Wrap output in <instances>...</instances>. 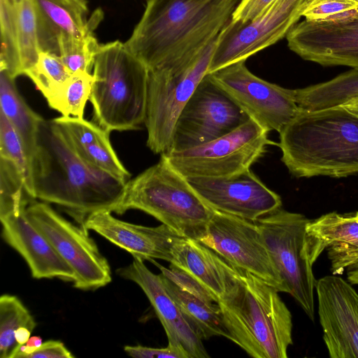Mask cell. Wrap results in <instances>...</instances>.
<instances>
[{"mask_svg":"<svg viewBox=\"0 0 358 358\" xmlns=\"http://www.w3.org/2000/svg\"><path fill=\"white\" fill-rule=\"evenodd\" d=\"M241 0H147L127 48L148 68L194 62L217 38Z\"/></svg>","mask_w":358,"mask_h":358,"instance_id":"cell-1","label":"cell"},{"mask_svg":"<svg viewBox=\"0 0 358 358\" xmlns=\"http://www.w3.org/2000/svg\"><path fill=\"white\" fill-rule=\"evenodd\" d=\"M29 194L67 210L83 227L90 215L116 211L126 182L85 162L52 120L40 122L29 162Z\"/></svg>","mask_w":358,"mask_h":358,"instance_id":"cell-2","label":"cell"},{"mask_svg":"<svg viewBox=\"0 0 358 358\" xmlns=\"http://www.w3.org/2000/svg\"><path fill=\"white\" fill-rule=\"evenodd\" d=\"M281 160L297 178L358 173V115L343 106L300 109L279 132Z\"/></svg>","mask_w":358,"mask_h":358,"instance_id":"cell-3","label":"cell"},{"mask_svg":"<svg viewBox=\"0 0 358 358\" xmlns=\"http://www.w3.org/2000/svg\"><path fill=\"white\" fill-rule=\"evenodd\" d=\"M217 303L229 339L250 357H287L292 316L275 287L239 268L236 282Z\"/></svg>","mask_w":358,"mask_h":358,"instance_id":"cell-4","label":"cell"},{"mask_svg":"<svg viewBox=\"0 0 358 358\" xmlns=\"http://www.w3.org/2000/svg\"><path fill=\"white\" fill-rule=\"evenodd\" d=\"M93 69L90 101L97 124L109 132L139 129L146 115V66L115 41L100 45Z\"/></svg>","mask_w":358,"mask_h":358,"instance_id":"cell-5","label":"cell"},{"mask_svg":"<svg viewBox=\"0 0 358 358\" xmlns=\"http://www.w3.org/2000/svg\"><path fill=\"white\" fill-rule=\"evenodd\" d=\"M130 209L143 211L180 236L197 241L215 213L162 155L157 164L126 182L115 213Z\"/></svg>","mask_w":358,"mask_h":358,"instance_id":"cell-6","label":"cell"},{"mask_svg":"<svg viewBox=\"0 0 358 358\" xmlns=\"http://www.w3.org/2000/svg\"><path fill=\"white\" fill-rule=\"evenodd\" d=\"M303 215L281 208L258 219V224L272 260L289 293L306 315L315 320L314 292L317 280L306 251V226Z\"/></svg>","mask_w":358,"mask_h":358,"instance_id":"cell-7","label":"cell"},{"mask_svg":"<svg viewBox=\"0 0 358 358\" xmlns=\"http://www.w3.org/2000/svg\"><path fill=\"white\" fill-rule=\"evenodd\" d=\"M215 42L188 66L148 70L144 124L148 132L147 146L154 153L169 152L177 118L207 74Z\"/></svg>","mask_w":358,"mask_h":358,"instance_id":"cell-8","label":"cell"},{"mask_svg":"<svg viewBox=\"0 0 358 358\" xmlns=\"http://www.w3.org/2000/svg\"><path fill=\"white\" fill-rule=\"evenodd\" d=\"M268 131L250 119L231 133L199 146L162 154L182 176L221 177L250 169L269 145Z\"/></svg>","mask_w":358,"mask_h":358,"instance_id":"cell-9","label":"cell"},{"mask_svg":"<svg viewBox=\"0 0 358 358\" xmlns=\"http://www.w3.org/2000/svg\"><path fill=\"white\" fill-rule=\"evenodd\" d=\"M25 213L73 270L76 288L94 290L111 282L107 259L83 227L69 222L45 202L31 201Z\"/></svg>","mask_w":358,"mask_h":358,"instance_id":"cell-10","label":"cell"},{"mask_svg":"<svg viewBox=\"0 0 358 358\" xmlns=\"http://www.w3.org/2000/svg\"><path fill=\"white\" fill-rule=\"evenodd\" d=\"M250 119L207 73L177 118L169 152L190 149L217 139Z\"/></svg>","mask_w":358,"mask_h":358,"instance_id":"cell-11","label":"cell"},{"mask_svg":"<svg viewBox=\"0 0 358 358\" xmlns=\"http://www.w3.org/2000/svg\"><path fill=\"white\" fill-rule=\"evenodd\" d=\"M306 0H275L247 22L231 20L219 34L207 73L246 60L284 37L301 17Z\"/></svg>","mask_w":358,"mask_h":358,"instance_id":"cell-12","label":"cell"},{"mask_svg":"<svg viewBox=\"0 0 358 358\" xmlns=\"http://www.w3.org/2000/svg\"><path fill=\"white\" fill-rule=\"evenodd\" d=\"M199 241L236 267L255 275L279 292L289 293L256 221L215 210Z\"/></svg>","mask_w":358,"mask_h":358,"instance_id":"cell-13","label":"cell"},{"mask_svg":"<svg viewBox=\"0 0 358 358\" xmlns=\"http://www.w3.org/2000/svg\"><path fill=\"white\" fill-rule=\"evenodd\" d=\"M250 117L267 130L280 132L300 111L295 90L251 73L241 60L210 73Z\"/></svg>","mask_w":358,"mask_h":358,"instance_id":"cell-14","label":"cell"},{"mask_svg":"<svg viewBox=\"0 0 358 358\" xmlns=\"http://www.w3.org/2000/svg\"><path fill=\"white\" fill-rule=\"evenodd\" d=\"M190 185L213 210L257 221L282 206L280 196L250 170L221 177H187Z\"/></svg>","mask_w":358,"mask_h":358,"instance_id":"cell-15","label":"cell"},{"mask_svg":"<svg viewBox=\"0 0 358 358\" xmlns=\"http://www.w3.org/2000/svg\"><path fill=\"white\" fill-rule=\"evenodd\" d=\"M289 48L324 66L358 69V12L334 21L297 22L287 36Z\"/></svg>","mask_w":358,"mask_h":358,"instance_id":"cell-16","label":"cell"},{"mask_svg":"<svg viewBox=\"0 0 358 358\" xmlns=\"http://www.w3.org/2000/svg\"><path fill=\"white\" fill-rule=\"evenodd\" d=\"M323 340L331 358H358V293L340 276L317 280Z\"/></svg>","mask_w":358,"mask_h":358,"instance_id":"cell-17","label":"cell"},{"mask_svg":"<svg viewBox=\"0 0 358 358\" xmlns=\"http://www.w3.org/2000/svg\"><path fill=\"white\" fill-rule=\"evenodd\" d=\"M142 259L134 257L132 262L118 268L122 278L134 282L146 295L166 332L168 345L187 358L209 357L202 340L185 320L177 304L164 286L160 275L150 271Z\"/></svg>","mask_w":358,"mask_h":358,"instance_id":"cell-18","label":"cell"},{"mask_svg":"<svg viewBox=\"0 0 358 358\" xmlns=\"http://www.w3.org/2000/svg\"><path fill=\"white\" fill-rule=\"evenodd\" d=\"M0 71L25 75L41 51L31 0H0Z\"/></svg>","mask_w":358,"mask_h":358,"instance_id":"cell-19","label":"cell"},{"mask_svg":"<svg viewBox=\"0 0 358 358\" xmlns=\"http://www.w3.org/2000/svg\"><path fill=\"white\" fill-rule=\"evenodd\" d=\"M111 213L103 210L93 213L85 219L83 227L96 232L133 257L170 262L172 246L182 236L164 224L155 227L135 224L118 220Z\"/></svg>","mask_w":358,"mask_h":358,"instance_id":"cell-20","label":"cell"},{"mask_svg":"<svg viewBox=\"0 0 358 358\" xmlns=\"http://www.w3.org/2000/svg\"><path fill=\"white\" fill-rule=\"evenodd\" d=\"M306 251L313 265L324 250L334 275L358 263V212H331L308 222Z\"/></svg>","mask_w":358,"mask_h":358,"instance_id":"cell-21","label":"cell"},{"mask_svg":"<svg viewBox=\"0 0 358 358\" xmlns=\"http://www.w3.org/2000/svg\"><path fill=\"white\" fill-rule=\"evenodd\" d=\"M25 209L0 217L2 237L5 242L23 257L33 278H58L73 282L75 275L73 270L29 221Z\"/></svg>","mask_w":358,"mask_h":358,"instance_id":"cell-22","label":"cell"},{"mask_svg":"<svg viewBox=\"0 0 358 358\" xmlns=\"http://www.w3.org/2000/svg\"><path fill=\"white\" fill-rule=\"evenodd\" d=\"M41 51L58 55L62 36L82 37L96 29L103 17L98 8L87 19V0H31Z\"/></svg>","mask_w":358,"mask_h":358,"instance_id":"cell-23","label":"cell"},{"mask_svg":"<svg viewBox=\"0 0 358 358\" xmlns=\"http://www.w3.org/2000/svg\"><path fill=\"white\" fill-rule=\"evenodd\" d=\"M171 264L191 275L217 299L236 282L239 268L199 241L180 237L171 248Z\"/></svg>","mask_w":358,"mask_h":358,"instance_id":"cell-24","label":"cell"},{"mask_svg":"<svg viewBox=\"0 0 358 358\" xmlns=\"http://www.w3.org/2000/svg\"><path fill=\"white\" fill-rule=\"evenodd\" d=\"M159 275L167 292L198 337L201 340L213 336H223L229 339L217 303H208L182 290L162 273Z\"/></svg>","mask_w":358,"mask_h":358,"instance_id":"cell-25","label":"cell"},{"mask_svg":"<svg viewBox=\"0 0 358 358\" xmlns=\"http://www.w3.org/2000/svg\"><path fill=\"white\" fill-rule=\"evenodd\" d=\"M0 110L21 138L29 162L36 146L38 129L43 117L24 101L17 89L15 78L2 70L0 71Z\"/></svg>","mask_w":358,"mask_h":358,"instance_id":"cell-26","label":"cell"},{"mask_svg":"<svg viewBox=\"0 0 358 358\" xmlns=\"http://www.w3.org/2000/svg\"><path fill=\"white\" fill-rule=\"evenodd\" d=\"M357 96L358 69H352L329 81L295 90L296 103L306 111L341 106Z\"/></svg>","mask_w":358,"mask_h":358,"instance_id":"cell-27","label":"cell"},{"mask_svg":"<svg viewBox=\"0 0 358 358\" xmlns=\"http://www.w3.org/2000/svg\"><path fill=\"white\" fill-rule=\"evenodd\" d=\"M25 76L35 84L50 107L57 110L72 73L57 55L41 51L37 62Z\"/></svg>","mask_w":358,"mask_h":358,"instance_id":"cell-28","label":"cell"},{"mask_svg":"<svg viewBox=\"0 0 358 358\" xmlns=\"http://www.w3.org/2000/svg\"><path fill=\"white\" fill-rule=\"evenodd\" d=\"M36 322L28 309L16 296L3 294L0 297V357L16 358L20 345L15 338V331L26 327L34 331Z\"/></svg>","mask_w":358,"mask_h":358,"instance_id":"cell-29","label":"cell"},{"mask_svg":"<svg viewBox=\"0 0 358 358\" xmlns=\"http://www.w3.org/2000/svg\"><path fill=\"white\" fill-rule=\"evenodd\" d=\"M33 199L27 192L24 178L17 166L0 157V217L24 210Z\"/></svg>","mask_w":358,"mask_h":358,"instance_id":"cell-30","label":"cell"},{"mask_svg":"<svg viewBox=\"0 0 358 358\" xmlns=\"http://www.w3.org/2000/svg\"><path fill=\"white\" fill-rule=\"evenodd\" d=\"M94 31L82 37L62 36L59 38L58 56L72 74L90 73L92 69L100 47Z\"/></svg>","mask_w":358,"mask_h":358,"instance_id":"cell-31","label":"cell"},{"mask_svg":"<svg viewBox=\"0 0 358 358\" xmlns=\"http://www.w3.org/2000/svg\"><path fill=\"white\" fill-rule=\"evenodd\" d=\"M73 149L85 162L102 171L125 182L130 178V173L119 159L110 138Z\"/></svg>","mask_w":358,"mask_h":358,"instance_id":"cell-32","label":"cell"},{"mask_svg":"<svg viewBox=\"0 0 358 358\" xmlns=\"http://www.w3.org/2000/svg\"><path fill=\"white\" fill-rule=\"evenodd\" d=\"M93 76L90 73H77L72 74L68 81L57 111L63 116L83 118L85 108L90 100Z\"/></svg>","mask_w":358,"mask_h":358,"instance_id":"cell-33","label":"cell"},{"mask_svg":"<svg viewBox=\"0 0 358 358\" xmlns=\"http://www.w3.org/2000/svg\"><path fill=\"white\" fill-rule=\"evenodd\" d=\"M52 121L73 148L110 138V132L84 118L62 115Z\"/></svg>","mask_w":358,"mask_h":358,"instance_id":"cell-34","label":"cell"},{"mask_svg":"<svg viewBox=\"0 0 358 358\" xmlns=\"http://www.w3.org/2000/svg\"><path fill=\"white\" fill-rule=\"evenodd\" d=\"M0 157L8 159L17 166L24 178L26 189L29 194V166L24 145L15 128L1 110Z\"/></svg>","mask_w":358,"mask_h":358,"instance_id":"cell-35","label":"cell"},{"mask_svg":"<svg viewBox=\"0 0 358 358\" xmlns=\"http://www.w3.org/2000/svg\"><path fill=\"white\" fill-rule=\"evenodd\" d=\"M358 12L356 0H306L301 17L313 22L338 20Z\"/></svg>","mask_w":358,"mask_h":358,"instance_id":"cell-36","label":"cell"},{"mask_svg":"<svg viewBox=\"0 0 358 358\" xmlns=\"http://www.w3.org/2000/svg\"><path fill=\"white\" fill-rule=\"evenodd\" d=\"M150 262L158 266L161 273L176 283L182 290L197 296L208 303H217V298L200 282L183 270L171 264L169 268L164 267L154 259Z\"/></svg>","mask_w":358,"mask_h":358,"instance_id":"cell-37","label":"cell"},{"mask_svg":"<svg viewBox=\"0 0 358 358\" xmlns=\"http://www.w3.org/2000/svg\"><path fill=\"white\" fill-rule=\"evenodd\" d=\"M124 350L129 356L135 358H187L183 353L169 345L163 348L126 345Z\"/></svg>","mask_w":358,"mask_h":358,"instance_id":"cell-38","label":"cell"},{"mask_svg":"<svg viewBox=\"0 0 358 358\" xmlns=\"http://www.w3.org/2000/svg\"><path fill=\"white\" fill-rule=\"evenodd\" d=\"M275 0H241L231 20L236 22H247L264 10Z\"/></svg>","mask_w":358,"mask_h":358,"instance_id":"cell-39","label":"cell"},{"mask_svg":"<svg viewBox=\"0 0 358 358\" xmlns=\"http://www.w3.org/2000/svg\"><path fill=\"white\" fill-rule=\"evenodd\" d=\"M72 352L59 341H48L26 358H73Z\"/></svg>","mask_w":358,"mask_h":358,"instance_id":"cell-40","label":"cell"},{"mask_svg":"<svg viewBox=\"0 0 358 358\" xmlns=\"http://www.w3.org/2000/svg\"><path fill=\"white\" fill-rule=\"evenodd\" d=\"M42 341V338L38 336L30 337L25 344L21 345L16 358H26L41 346Z\"/></svg>","mask_w":358,"mask_h":358,"instance_id":"cell-41","label":"cell"},{"mask_svg":"<svg viewBox=\"0 0 358 358\" xmlns=\"http://www.w3.org/2000/svg\"><path fill=\"white\" fill-rule=\"evenodd\" d=\"M32 331V330L26 327L19 328L15 333V338L17 343L20 346L25 344L29 339Z\"/></svg>","mask_w":358,"mask_h":358,"instance_id":"cell-42","label":"cell"},{"mask_svg":"<svg viewBox=\"0 0 358 358\" xmlns=\"http://www.w3.org/2000/svg\"><path fill=\"white\" fill-rule=\"evenodd\" d=\"M347 278L352 285H358V263L347 268Z\"/></svg>","mask_w":358,"mask_h":358,"instance_id":"cell-43","label":"cell"},{"mask_svg":"<svg viewBox=\"0 0 358 358\" xmlns=\"http://www.w3.org/2000/svg\"><path fill=\"white\" fill-rule=\"evenodd\" d=\"M341 106L348 109L351 112L358 115V96L352 99Z\"/></svg>","mask_w":358,"mask_h":358,"instance_id":"cell-44","label":"cell"},{"mask_svg":"<svg viewBox=\"0 0 358 358\" xmlns=\"http://www.w3.org/2000/svg\"><path fill=\"white\" fill-rule=\"evenodd\" d=\"M356 1H358V0H356Z\"/></svg>","mask_w":358,"mask_h":358,"instance_id":"cell-45","label":"cell"}]
</instances>
